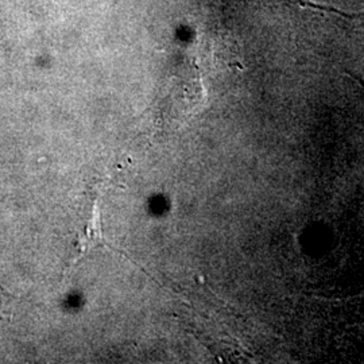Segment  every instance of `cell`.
<instances>
[{
	"instance_id": "obj_1",
	"label": "cell",
	"mask_w": 364,
	"mask_h": 364,
	"mask_svg": "<svg viewBox=\"0 0 364 364\" xmlns=\"http://www.w3.org/2000/svg\"><path fill=\"white\" fill-rule=\"evenodd\" d=\"M102 231H100V215H99V209H97V204H95V209H93V216H92L88 230L85 231V236L80 237V255L73 262V264L81 259L84 255H87L90 252L91 248L97 246L102 243Z\"/></svg>"
},
{
	"instance_id": "obj_2",
	"label": "cell",
	"mask_w": 364,
	"mask_h": 364,
	"mask_svg": "<svg viewBox=\"0 0 364 364\" xmlns=\"http://www.w3.org/2000/svg\"><path fill=\"white\" fill-rule=\"evenodd\" d=\"M287 1H290V3H293V4H296V6H299L301 9H305V7H309V9H320V10H326V11H333V13H338V10L335 11L333 9H328L326 6H323V4H317V3H313L311 0H287Z\"/></svg>"
},
{
	"instance_id": "obj_3",
	"label": "cell",
	"mask_w": 364,
	"mask_h": 364,
	"mask_svg": "<svg viewBox=\"0 0 364 364\" xmlns=\"http://www.w3.org/2000/svg\"><path fill=\"white\" fill-rule=\"evenodd\" d=\"M1 299H3V294H1V289H0V306H1Z\"/></svg>"
}]
</instances>
